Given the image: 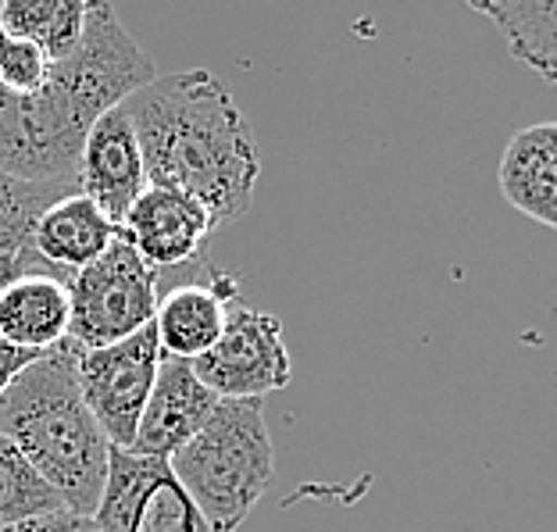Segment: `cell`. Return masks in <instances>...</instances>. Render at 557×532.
<instances>
[{
    "mask_svg": "<svg viewBox=\"0 0 557 532\" xmlns=\"http://www.w3.org/2000/svg\"><path fill=\"white\" fill-rule=\"evenodd\" d=\"M119 230L111 225L94 200L83 194H69L54 200L33 225V247L47 264L61 272H79L97 261L115 244Z\"/></svg>",
    "mask_w": 557,
    "mask_h": 532,
    "instance_id": "obj_15",
    "label": "cell"
},
{
    "mask_svg": "<svg viewBox=\"0 0 557 532\" xmlns=\"http://www.w3.org/2000/svg\"><path fill=\"white\" fill-rule=\"evenodd\" d=\"M47 72H50V61L25 40H11L4 58H0V86H4L8 94H18V97L36 94L44 86Z\"/></svg>",
    "mask_w": 557,
    "mask_h": 532,
    "instance_id": "obj_20",
    "label": "cell"
},
{
    "mask_svg": "<svg viewBox=\"0 0 557 532\" xmlns=\"http://www.w3.org/2000/svg\"><path fill=\"white\" fill-rule=\"evenodd\" d=\"M69 283L58 275H18L0 289V339L47 354L69 339Z\"/></svg>",
    "mask_w": 557,
    "mask_h": 532,
    "instance_id": "obj_14",
    "label": "cell"
},
{
    "mask_svg": "<svg viewBox=\"0 0 557 532\" xmlns=\"http://www.w3.org/2000/svg\"><path fill=\"white\" fill-rule=\"evenodd\" d=\"M122 108L133 119L147 186L194 197L214 230L244 219L261 180V150L219 75L208 69L158 75Z\"/></svg>",
    "mask_w": 557,
    "mask_h": 532,
    "instance_id": "obj_2",
    "label": "cell"
},
{
    "mask_svg": "<svg viewBox=\"0 0 557 532\" xmlns=\"http://www.w3.org/2000/svg\"><path fill=\"white\" fill-rule=\"evenodd\" d=\"M61 511L65 504L47 486V479L22 458L15 443L0 436V529H33Z\"/></svg>",
    "mask_w": 557,
    "mask_h": 532,
    "instance_id": "obj_19",
    "label": "cell"
},
{
    "mask_svg": "<svg viewBox=\"0 0 557 532\" xmlns=\"http://www.w3.org/2000/svg\"><path fill=\"white\" fill-rule=\"evenodd\" d=\"M33 532H100V529L94 525V518H86V515H72V511H61V515L44 518L40 525H33Z\"/></svg>",
    "mask_w": 557,
    "mask_h": 532,
    "instance_id": "obj_22",
    "label": "cell"
},
{
    "mask_svg": "<svg viewBox=\"0 0 557 532\" xmlns=\"http://www.w3.org/2000/svg\"><path fill=\"white\" fill-rule=\"evenodd\" d=\"M75 194L65 186H33L0 175V289L18 275H58L72 283L75 272H61L47 264L33 247L36 219L54 205V200Z\"/></svg>",
    "mask_w": 557,
    "mask_h": 532,
    "instance_id": "obj_16",
    "label": "cell"
},
{
    "mask_svg": "<svg viewBox=\"0 0 557 532\" xmlns=\"http://www.w3.org/2000/svg\"><path fill=\"white\" fill-rule=\"evenodd\" d=\"M158 300V269H150L119 230L104 255L72 275L69 339L79 347L122 344L154 322Z\"/></svg>",
    "mask_w": 557,
    "mask_h": 532,
    "instance_id": "obj_5",
    "label": "cell"
},
{
    "mask_svg": "<svg viewBox=\"0 0 557 532\" xmlns=\"http://www.w3.org/2000/svg\"><path fill=\"white\" fill-rule=\"evenodd\" d=\"M22 532H33V529H22Z\"/></svg>",
    "mask_w": 557,
    "mask_h": 532,
    "instance_id": "obj_24",
    "label": "cell"
},
{
    "mask_svg": "<svg viewBox=\"0 0 557 532\" xmlns=\"http://www.w3.org/2000/svg\"><path fill=\"white\" fill-rule=\"evenodd\" d=\"M236 279L208 269V283H183L158 300L154 333L164 358L197 361L219 344L230 308H236Z\"/></svg>",
    "mask_w": 557,
    "mask_h": 532,
    "instance_id": "obj_12",
    "label": "cell"
},
{
    "mask_svg": "<svg viewBox=\"0 0 557 532\" xmlns=\"http://www.w3.org/2000/svg\"><path fill=\"white\" fill-rule=\"evenodd\" d=\"M75 189L86 200H94L115 230H122L125 214L147 189L144 154H139V139L125 108L100 115L94 129L86 133L79 169H75Z\"/></svg>",
    "mask_w": 557,
    "mask_h": 532,
    "instance_id": "obj_9",
    "label": "cell"
},
{
    "mask_svg": "<svg viewBox=\"0 0 557 532\" xmlns=\"http://www.w3.org/2000/svg\"><path fill=\"white\" fill-rule=\"evenodd\" d=\"M214 230L211 214L180 189L147 186L122 222V236L150 269H189L205 255Z\"/></svg>",
    "mask_w": 557,
    "mask_h": 532,
    "instance_id": "obj_10",
    "label": "cell"
},
{
    "mask_svg": "<svg viewBox=\"0 0 557 532\" xmlns=\"http://www.w3.org/2000/svg\"><path fill=\"white\" fill-rule=\"evenodd\" d=\"M500 189L515 211L557 230V122L525 125L508 139Z\"/></svg>",
    "mask_w": 557,
    "mask_h": 532,
    "instance_id": "obj_13",
    "label": "cell"
},
{
    "mask_svg": "<svg viewBox=\"0 0 557 532\" xmlns=\"http://www.w3.org/2000/svg\"><path fill=\"white\" fill-rule=\"evenodd\" d=\"M8 44H11V36H8V29H4V25H0V58H4Z\"/></svg>",
    "mask_w": 557,
    "mask_h": 532,
    "instance_id": "obj_23",
    "label": "cell"
},
{
    "mask_svg": "<svg viewBox=\"0 0 557 532\" xmlns=\"http://www.w3.org/2000/svg\"><path fill=\"white\" fill-rule=\"evenodd\" d=\"M172 472L211 532H236L275 475V447L261 400H219L208 425L175 450Z\"/></svg>",
    "mask_w": 557,
    "mask_h": 532,
    "instance_id": "obj_4",
    "label": "cell"
},
{
    "mask_svg": "<svg viewBox=\"0 0 557 532\" xmlns=\"http://www.w3.org/2000/svg\"><path fill=\"white\" fill-rule=\"evenodd\" d=\"M189 364L219 400H261L294 379L283 322L255 308H230L219 344Z\"/></svg>",
    "mask_w": 557,
    "mask_h": 532,
    "instance_id": "obj_8",
    "label": "cell"
},
{
    "mask_svg": "<svg viewBox=\"0 0 557 532\" xmlns=\"http://www.w3.org/2000/svg\"><path fill=\"white\" fill-rule=\"evenodd\" d=\"M154 79V61L133 40L119 11L86 4L79 47L50 65L40 90L18 97L0 86V175L75 189V169L94 122Z\"/></svg>",
    "mask_w": 557,
    "mask_h": 532,
    "instance_id": "obj_1",
    "label": "cell"
},
{
    "mask_svg": "<svg viewBox=\"0 0 557 532\" xmlns=\"http://www.w3.org/2000/svg\"><path fill=\"white\" fill-rule=\"evenodd\" d=\"M36 358H40V354L22 350V347H11L8 339H0V397H4V389L15 383V375L22 369H29Z\"/></svg>",
    "mask_w": 557,
    "mask_h": 532,
    "instance_id": "obj_21",
    "label": "cell"
},
{
    "mask_svg": "<svg viewBox=\"0 0 557 532\" xmlns=\"http://www.w3.org/2000/svg\"><path fill=\"white\" fill-rule=\"evenodd\" d=\"M161 364V344L154 322L139 329L136 336L111 347H79L75 358V379L86 408L104 429L111 447L133 450L139 415L147 408V397L154 389Z\"/></svg>",
    "mask_w": 557,
    "mask_h": 532,
    "instance_id": "obj_6",
    "label": "cell"
},
{
    "mask_svg": "<svg viewBox=\"0 0 557 532\" xmlns=\"http://www.w3.org/2000/svg\"><path fill=\"white\" fill-rule=\"evenodd\" d=\"M214 408H219V397L200 383L194 364L161 354L154 389H150L147 408L136 425L133 454L169 461L208 425Z\"/></svg>",
    "mask_w": 557,
    "mask_h": 532,
    "instance_id": "obj_11",
    "label": "cell"
},
{
    "mask_svg": "<svg viewBox=\"0 0 557 532\" xmlns=\"http://www.w3.org/2000/svg\"><path fill=\"white\" fill-rule=\"evenodd\" d=\"M94 525L100 532H211L169 461L119 447H111Z\"/></svg>",
    "mask_w": 557,
    "mask_h": 532,
    "instance_id": "obj_7",
    "label": "cell"
},
{
    "mask_svg": "<svg viewBox=\"0 0 557 532\" xmlns=\"http://www.w3.org/2000/svg\"><path fill=\"white\" fill-rule=\"evenodd\" d=\"M472 11L504 33L515 61L557 86V0H472Z\"/></svg>",
    "mask_w": 557,
    "mask_h": 532,
    "instance_id": "obj_17",
    "label": "cell"
},
{
    "mask_svg": "<svg viewBox=\"0 0 557 532\" xmlns=\"http://www.w3.org/2000/svg\"><path fill=\"white\" fill-rule=\"evenodd\" d=\"M86 4L83 0H8L0 25L11 40L33 44L54 65L65 61L83 40Z\"/></svg>",
    "mask_w": 557,
    "mask_h": 532,
    "instance_id": "obj_18",
    "label": "cell"
},
{
    "mask_svg": "<svg viewBox=\"0 0 557 532\" xmlns=\"http://www.w3.org/2000/svg\"><path fill=\"white\" fill-rule=\"evenodd\" d=\"M79 344H58L40 354L0 397V436L22 450L65 511L94 518L108 479L111 443L86 408L75 379Z\"/></svg>",
    "mask_w": 557,
    "mask_h": 532,
    "instance_id": "obj_3",
    "label": "cell"
},
{
    "mask_svg": "<svg viewBox=\"0 0 557 532\" xmlns=\"http://www.w3.org/2000/svg\"><path fill=\"white\" fill-rule=\"evenodd\" d=\"M0 532H8V529H0ZM18 532H22V529H18Z\"/></svg>",
    "mask_w": 557,
    "mask_h": 532,
    "instance_id": "obj_25",
    "label": "cell"
}]
</instances>
